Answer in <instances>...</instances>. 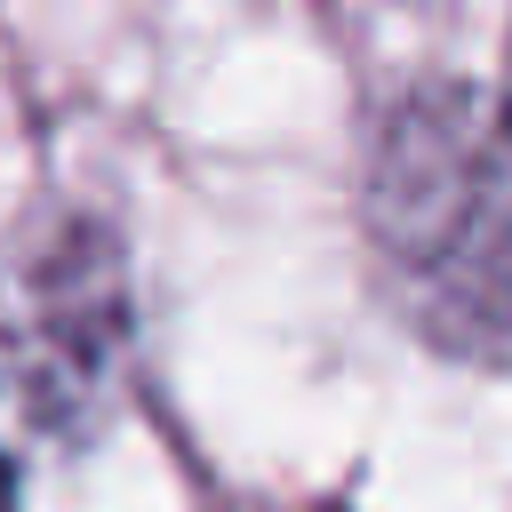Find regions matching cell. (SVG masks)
Wrapping results in <instances>:
<instances>
[{"mask_svg": "<svg viewBox=\"0 0 512 512\" xmlns=\"http://www.w3.org/2000/svg\"><path fill=\"white\" fill-rule=\"evenodd\" d=\"M368 256L392 304L448 352H512V104L504 88H416L368 144Z\"/></svg>", "mask_w": 512, "mask_h": 512, "instance_id": "cell-1", "label": "cell"}, {"mask_svg": "<svg viewBox=\"0 0 512 512\" xmlns=\"http://www.w3.org/2000/svg\"><path fill=\"white\" fill-rule=\"evenodd\" d=\"M0 512H16V464L0 456Z\"/></svg>", "mask_w": 512, "mask_h": 512, "instance_id": "cell-2", "label": "cell"}, {"mask_svg": "<svg viewBox=\"0 0 512 512\" xmlns=\"http://www.w3.org/2000/svg\"><path fill=\"white\" fill-rule=\"evenodd\" d=\"M504 104H512V40H504Z\"/></svg>", "mask_w": 512, "mask_h": 512, "instance_id": "cell-3", "label": "cell"}]
</instances>
